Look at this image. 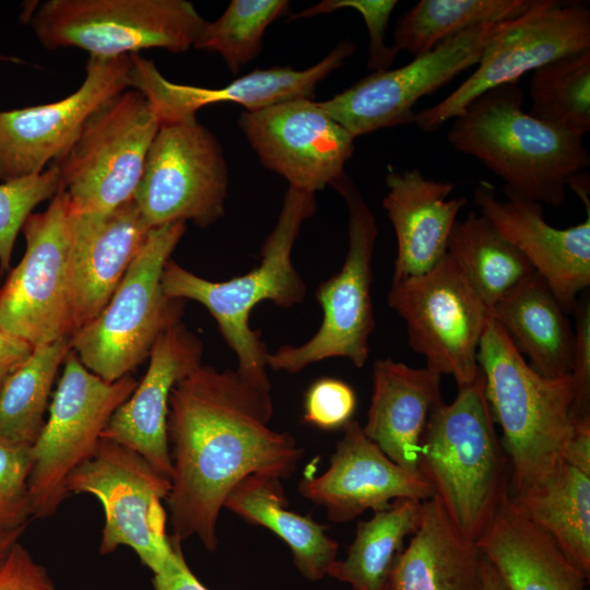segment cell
<instances>
[{
  "mask_svg": "<svg viewBox=\"0 0 590 590\" xmlns=\"http://www.w3.org/2000/svg\"><path fill=\"white\" fill-rule=\"evenodd\" d=\"M422 503L396 499L369 520L358 522L346 556L335 559L328 575L350 585V590H391L404 541L420 524Z\"/></svg>",
  "mask_w": 590,
  "mask_h": 590,
  "instance_id": "cell-30",
  "label": "cell"
},
{
  "mask_svg": "<svg viewBox=\"0 0 590 590\" xmlns=\"http://www.w3.org/2000/svg\"><path fill=\"white\" fill-rule=\"evenodd\" d=\"M203 343L178 322L154 342L145 375L130 397L114 412L102 438L126 446L172 479L167 415L176 384L202 365Z\"/></svg>",
  "mask_w": 590,
  "mask_h": 590,
  "instance_id": "cell-22",
  "label": "cell"
},
{
  "mask_svg": "<svg viewBox=\"0 0 590 590\" xmlns=\"http://www.w3.org/2000/svg\"><path fill=\"white\" fill-rule=\"evenodd\" d=\"M49 406V417L31 446L28 494L32 517L54 516L69 495L68 475L95 453L114 412L138 381L130 375L108 382L71 350Z\"/></svg>",
  "mask_w": 590,
  "mask_h": 590,
  "instance_id": "cell-11",
  "label": "cell"
},
{
  "mask_svg": "<svg viewBox=\"0 0 590 590\" xmlns=\"http://www.w3.org/2000/svg\"><path fill=\"white\" fill-rule=\"evenodd\" d=\"M477 364L510 463L509 497L536 491L564 464L574 426L571 377L547 378L536 373L491 315Z\"/></svg>",
  "mask_w": 590,
  "mask_h": 590,
  "instance_id": "cell-2",
  "label": "cell"
},
{
  "mask_svg": "<svg viewBox=\"0 0 590 590\" xmlns=\"http://www.w3.org/2000/svg\"><path fill=\"white\" fill-rule=\"evenodd\" d=\"M564 463L590 474V416L574 420L564 451Z\"/></svg>",
  "mask_w": 590,
  "mask_h": 590,
  "instance_id": "cell-44",
  "label": "cell"
},
{
  "mask_svg": "<svg viewBox=\"0 0 590 590\" xmlns=\"http://www.w3.org/2000/svg\"><path fill=\"white\" fill-rule=\"evenodd\" d=\"M150 229L133 200L105 214L74 212L69 260L72 334L107 305Z\"/></svg>",
  "mask_w": 590,
  "mask_h": 590,
  "instance_id": "cell-23",
  "label": "cell"
},
{
  "mask_svg": "<svg viewBox=\"0 0 590 590\" xmlns=\"http://www.w3.org/2000/svg\"><path fill=\"white\" fill-rule=\"evenodd\" d=\"M316 211L315 194L288 187L276 223L261 248V261L248 273L227 281L203 279L169 259L162 275L165 294L203 305L214 318L224 341L237 357L236 370L252 385L271 391L268 350L261 331L249 317L259 303L279 307L300 304L307 288L292 261L302 224Z\"/></svg>",
  "mask_w": 590,
  "mask_h": 590,
  "instance_id": "cell-4",
  "label": "cell"
},
{
  "mask_svg": "<svg viewBox=\"0 0 590 590\" xmlns=\"http://www.w3.org/2000/svg\"><path fill=\"white\" fill-rule=\"evenodd\" d=\"M272 415L271 391L236 369L201 365L176 384L167 415L173 540L196 536L215 551L221 509L239 482L293 474L303 448L290 433L270 428Z\"/></svg>",
  "mask_w": 590,
  "mask_h": 590,
  "instance_id": "cell-1",
  "label": "cell"
},
{
  "mask_svg": "<svg viewBox=\"0 0 590 590\" xmlns=\"http://www.w3.org/2000/svg\"><path fill=\"white\" fill-rule=\"evenodd\" d=\"M382 206L397 237L392 282L430 271L447 255L448 240L464 197L449 199L455 186L426 178L416 168L386 175Z\"/></svg>",
  "mask_w": 590,
  "mask_h": 590,
  "instance_id": "cell-24",
  "label": "cell"
},
{
  "mask_svg": "<svg viewBox=\"0 0 590 590\" xmlns=\"http://www.w3.org/2000/svg\"><path fill=\"white\" fill-rule=\"evenodd\" d=\"M447 255L489 310L534 273L526 257L475 212L456 221Z\"/></svg>",
  "mask_w": 590,
  "mask_h": 590,
  "instance_id": "cell-32",
  "label": "cell"
},
{
  "mask_svg": "<svg viewBox=\"0 0 590 590\" xmlns=\"http://www.w3.org/2000/svg\"><path fill=\"white\" fill-rule=\"evenodd\" d=\"M0 590H57L47 569L20 542L0 559Z\"/></svg>",
  "mask_w": 590,
  "mask_h": 590,
  "instance_id": "cell-42",
  "label": "cell"
},
{
  "mask_svg": "<svg viewBox=\"0 0 590 590\" xmlns=\"http://www.w3.org/2000/svg\"><path fill=\"white\" fill-rule=\"evenodd\" d=\"M152 583L154 590H209L187 565L181 546L170 564L162 573L153 575Z\"/></svg>",
  "mask_w": 590,
  "mask_h": 590,
  "instance_id": "cell-43",
  "label": "cell"
},
{
  "mask_svg": "<svg viewBox=\"0 0 590 590\" xmlns=\"http://www.w3.org/2000/svg\"><path fill=\"white\" fill-rule=\"evenodd\" d=\"M227 188L222 146L194 119L160 125L132 200L149 228L187 221L208 227L224 215Z\"/></svg>",
  "mask_w": 590,
  "mask_h": 590,
  "instance_id": "cell-13",
  "label": "cell"
},
{
  "mask_svg": "<svg viewBox=\"0 0 590 590\" xmlns=\"http://www.w3.org/2000/svg\"><path fill=\"white\" fill-rule=\"evenodd\" d=\"M418 472L452 524L476 543L510 491V463L495 429L483 375L430 413Z\"/></svg>",
  "mask_w": 590,
  "mask_h": 590,
  "instance_id": "cell-5",
  "label": "cell"
},
{
  "mask_svg": "<svg viewBox=\"0 0 590 590\" xmlns=\"http://www.w3.org/2000/svg\"><path fill=\"white\" fill-rule=\"evenodd\" d=\"M185 232L182 222L151 228L107 305L71 335V350L102 379L128 376L157 338L180 322L185 300L165 294L162 275Z\"/></svg>",
  "mask_w": 590,
  "mask_h": 590,
  "instance_id": "cell-6",
  "label": "cell"
},
{
  "mask_svg": "<svg viewBox=\"0 0 590 590\" xmlns=\"http://www.w3.org/2000/svg\"><path fill=\"white\" fill-rule=\"evenodd\" d=\"M518 17L467 30L405 66L373 71L318 105L354 138L414 122L417 101L476 66L486 45Z\"/></svg>",
  "mask_w": 590,
  "mask_h": 590,
  "instance_id": "cell-16",
  "label": "cell"
},
{
  "mask_svg": "<svg viewBox=\"0 0 590 590\" xmlns=\"http://www.w3.org/2000/svg\"><path fill=\"white\" fill-rule=\"evenodd\" d=\"M288 9L285 0H233L217 20L205 22L193 48L217 52L237 73L260 52L267 27Z\"/></svg>",
  "mask_w": 590,
  "mask_h": 590,
  "instance_id": "cell-36",
  "label": "cell"
},
{
  "mask_svg": "<svg viewBox=\"0 0 590 590\" xmlns=\"http://www.w3.org/2000/svg\"><path fill=\"white\" fill-rule=\"evenodd\" d=\"M61 189L58 169L50 164L39 174L0 182V273L10 269L16 236L33 210Z\"/></svg>",
  "mask_w": 590,
  "mask_h": 590,
  "instance_id": "cell-37",
  "label": "cell"
},
{
  "mask_svg": "<svg viewBox=\"0 0 590 590\" xmlns=\"http://www.w3.org/2000/svg\"><path fill=\"white\" fill-rule=\"evenodd\" d=\"M73 209L61 188L23 225L26 249L0 288V328L34 347L71 338L69 260Z\"/></svg>",
  "mask_w": 590,
  "mask_h": 590,
  "instance_id": "cell-14",
  "label": "cell"
},
{
  "mask_svg": "<svg viewBox=\"0 0 590 590\" xmlns=\"http://www.w3.org/2000/svg\"><path fill=\"white\" fill-rule=\"evenodd\" d=\"M332 187L346 203L347 251L339 272L323 281L315 296L322 309L316 333L300 345H283L269 353L267 365L297 374L311 364L334 357L362 368L369 356L375 329L371 299L373 256L378 235L375 216L354 181L344 174Z\"/></svg>",
  "mask_w": 590,
  "mask_h": 590,
  "instance_id": "cell-9",
  "label": "cell"
},
{
  "mask_svg": "<svg viewBox=\"0 0 590 590\" xmlns=\"http://www.w3.org/2000/svg\"><path fill=\"white\" fill-rule=\"evenodd\" d=\"M303 497L322 506L329 520L343 523L365 512L387 509L396 499H432L435 492L421 474L390 460L366 437L357 421L343 427L329 468L298 484Z\"/></svg>",
  "mask_w": 590,
  "mask_h": 590,
  "instance_id": "cell-21",
  "label": "cell"
},
{
  "mask_svg": "<svg viewBox=\"0 0 590 590\" xmlns=\"http://www.w3.org/2000/svg\"><path fill=\"white\" fill-rule=\"evenodd\" d=\"M26 527L0 530V559L11 550V547L19 542L23 535Z\"/></svg>",
  "mask_w": 590,
  "mask_h": 590,
  "instance_id": "cell-47",
  "label": "cell"
},
{
  "mask_svg": "<svg viewBox=\"0 0 590 590\" xmlns=\"http://www.w3.org/2000/svg\"><path fill=\"white\" fill-rule=\"evenodd\" d=\"M388 305L428 369L453 377L458 388L482 375L477 349L489 309L448 255L422 275L392 282Z\"/></svg>",
  "mask_w": 590,
  "mask_h": 590,
  "instance_id": "cell-12",
  "label": "cell"
},
{
  "mask_svg": "<svg viewBox=\"0 0 590 590\" xmlns=\"http://www.w3.org/2000/svg\"><path fill=\"white\" fill-rule=\"evenodd\" d=\"M160 121L145 96L128 88L98 107L51 164L79 214H105L132 200Z\"/></svg>",
  "mask_w": 590,
  "mask_h": 590,
  "instance_id": "cell-7",
  "label": "cell"
},
{
  "mask_svg": "<svg viewBox=\"0 0 590 590\" xmlns=\"http://www.w3.org/2000/svg\"><path fill=\"white\" fill-rule=\"evenodd\" d=\"M440 375L391 358L373 365V394L363 432L394 463L418 472L423 433L430 413L444 403Z\"/></svg>",
  "mask_w": 590,
  "mask_h": 590,
  "instance_id": "cell-25",
  "label": "cell"
},
{
  "mask_svg": "<svg viewBox=\"0 0 590 590\" xmlns=\"http://www.w3.org/2000/svg\"><path fill=\"white\" fill-rule=\"evenodd\" d=\"M33 350L27 341L0 328V382L19 368Z\"/></svg>",
  "mask_w": 590,
  "mask_h": 590,
  "instance_id": "cell-45",
  "label": "cell"
},
{
  "mask_svg": "<svg viewBox=\"0 0 590 590\" xmlns=\"http://www.w3.org/2000/svg\"><path fill=\"white\" fill-rule=\"evenodd\" d=\"M170 487V479L140 453L105 438H101L93 457L66 481L69 494H91L103 506L99 553L128 546L153 575L162 573L181 546L166 533L167 515L162 502Z\"/></svg>",
  "mask_w": 590,
  "mask_h": 590,
  "instance_id": "cell-10",
  "label": "cell"
},
{
  "mask_svg": "<svg viewBox=\"0 0 590 590\" xmlns=\"http://www.w3.org/2000/svg\"><path fill=\"white\" fill-rule=\"evenodd\" d=\"M0 387H1V382H0Z\"/></svg>",
  "mask_w": 590,
  "mask_h": 590,
  "instance_id": "cell-49",
  "label": "cell"
},
{
  "mask_svg": "<svg viewBox=\"0 0 590 590\" xmlns=\"http://www.w3.org/2000/svg\"><path fill=\"white\" fill-rule=\"evenodd\" d=\"M205 22L186 0H48L30 16L45 49L74 47L105 58L152 48L186 51Z\"/></svg>",
  "mask_w": 590,
  "mask_h": 590,
  "instance_id": "cell-8",
  "label": "cell"
},
{
  "mask_svg": "<svg viewBox=\"0 0 590 590\" xmlns=\"http://www.w3.org/2000/svg\"><path fill=\"white\" fill-rule=\"evenodd\" d=\"M575 349L570 377L574 388L573 421L590 416V300L582 295L573 310Z\"/></svg>",
  "mask_w": 590,
  "mask_h": 590,
  "instance_id": "cell-41",
  "label": "cell"
},
{
  "mask_svg": "<svg viewBox=\"0 0 590 590\" xmlns=\"http://www.w3.org/2000/svg\"><path fill=\"white\" fill-rule=\"evenodd\" d=\"M71 351V338L34 347L31 356L0 387V437L32 446L44 425V414L59 366Z\"/></svg>",
  "mask_w": 590,
  "mask_h": 590,
  "instance_id": "cell-34",
  "label": "cell"
},
{
  "mask_svg": "<svg viewBox=\"0 0 590 590\" xmlns=\"http://www.w3.org/2000/svg\"><path fill=\"white\" fill-rule=\"evenodd\" d=\"M287 505L280 479L255 474L233 488L224 507L248 523L274 532L291 548L302 576L319 580L335 562L339 544L326 533L324 526L291 511Z\"/></svg>",
  "mask_w": 590,
  "mask_h": 590,
  "instance_id": "cell-29",
  "label": "cell"
},
{
  "mask_svg": "<svg viewBox=\"0 0 590 590\" xmlns=\"http://www.w3.org/2000/svg\"><path fill=\"white\" fill-rule=\"evenodd\" d=\"M357 404L353 388L337 378H320L307 389L304 398V421L321 429L344 427Z\"/></svg>",
  "mask_w": 590,
  "mask_h": 590,
  "instance_id": "cell-40",
  "label": "cell"
},
{
  "mask_svg": "<svg viewBox=\"0 0 590 590\" xmlns=\"http://www.w3.org/2000/svg\"><path fill=\"white\" fill-rule=\"evenodd\" d=\"M483 555L452 524L436 496L422 503L392 576L391 590H483Z\"/></svg>",
  "mask_w": 590,
  "mask_h": 590,
  "instance_id": "cell-27",
  "label": "cell"
},
{
  "mask_svg": "<svg viewBox=\"0 0 590 590\" xmlns=\"http://www.w3.org/2000/svg\"><path fill=\"white\" fill-rule=\"evenodd\" d=\"M397 3L396 0H326L293 14L288 21L331 13L343 8L356 10L364 19L369 35L368 68L382 71L390 69L399 54L393 46L386 45L389 20Z\"/></svg>",
  "mask_w": 590,
  "mask_h": 590,
  "instance_id": "cell-39",
  "label": "cell"
},
{
  "mask_svg": "<svg viewBox=\"0 0 590 590\" xmlns=\"http://www.w3.org/2000/svg\"><path fill=\"white\" fill-rule=\"evenodd\" d=\"M509 500L590 576V474L564 463L541 488Z\"/></svg>",
  "mask_w": 590,
  "mask_h": 590,
  "instance_id": "cell-31",
  "label": "cell"
},
{
  "mask_svg": "<svg viewBox=\"0 0 590 590\" xmlns=\"http://www.w3.org/2000/svg\"><path fill=\"white\" fill-rule=\"evenodd\" d=\"M523 102L518 82L494 87L452 119L447 140L477 158L506 189L559 208L571 180L590 165V154L581 138L534 118Z\"/></svg>",
  "mask_w": 590,
  "mask_h": 590,
  "instance_id": "cell-3",
  "label": "cell"
},
{
  "mask_svg": "<svg viewBox=\"0 0 590 590\" xmlns=\"http://www.w3.org/2000/svg\"><path fill=\"white\" fill-rule=\"evenodd\" d=\"M238 123L263 166L314 194L345 174L354 151L355 138L312 99L244 110Z\"/></svg>",
  "mask_w": 590,
  "mask_h": 590,
  "instance_id": "cell-18",
  "label": "cell"
},
{
  "mask_svg": "<svg viewBox=\"0 0 590 590\" xmlns=\"http://www.w3.org/2000/svg\"><path fill=\"white\" fill-rule=\"evenodd\" d=\"M483 590H506L504 582L493 565L483 556Z\"/></svg>",
  "mask_w": 590,
  "mask_h": 590,
  "instance_id": "cell-46",
  "label": "cell"
},
{
  "mask_svg": "<svg viewBox=\"0 0 590 590\" xmlns=\"http://www.w3.org/2000/svg\"><path fill=\"white\" fill-rule=\"evenodd\" d=\"M530 98L531 116L582 139L590 130V48L533 71Z\"/></svg>",
  "mask_w": 590,
  "mask_h": 590,
  "instance_id": "cell-35",
  "label": "cell"
},
{
  "mask_svg": "<svg viewBox=\"0 0 590 590\" xmlns=\"http://www.w3.org/2000/svg\"><path fill=\"white\" fill-rule=\"evenodd\" d=\"M590 48V8L586 1L535 0L508 30L491 40L473 73L436 105L415 113L425 132L439 130L476 97L518 80L571 52Z\"/></svg>",
  "mask_w": 590,
  "mask_h": 590,
  "instance_id": "cell-15",
  "label": "cell"
},
{
  "mask_svg": "<svg viewBox=\"0 0 590 590\" xmlns=\"http://www.w3.org/2000/svg\"><path fill=\"white\" fill-rule=\"evenodd\" d=\"M506 590H588L587 577L554 539L509 500L476 541Z\"/></svg>",
  "mask_w": 590,
  "mask_h": 590,
  "instance_id": "cell-26",
  "label": "cell"
},
{
  "mask_svg": "<svg viewBox=\"0 0 590 590\" xmlns=\"http://www.w3.org/2000/svg\"><path fill=\"white\" fill-rule=\"evenodd\" d=\"M0 59H4L2 56H0Z\"/></svg>",
  "mask_w": 590,
  "mask_h": 590,
  "instance_id": "cell-48",
  "label": "cell"
},
{
  "mask_svg": "<svg viewBox=\"0 0 590 590\" xmlns=\"http://www.w3.org/2000/svg\"><path fill=\"white\" fill-rule=\"evenodd\" d=\"M479 181L473 202L483 215L530 262L548 284L566 314L573 312L578 295L590 285V211L587 219L568 228L545 220L543 204L504 188Z\"/></svg>",
  "mask_w": 590,
  "mask_h": 590,
  "instance_id": "cell-20",
  "label": "cell"
},
{
  "mask_svg": "<svg viewBox=\"0 0 590 590\" xmlns=\"http://www.w3.org/2000/svg\"><path fill=\"white\" fill-rule=\"evenodd\" d=\"M355 49L344 39L305 70L290 66L257 69L216 88L170 82L153 61L137 52L130 55L129 87L145 96L160 125L194 120L199 109L219 103H236L246 111H256L290 101L312 99L318 83L343 66Z\"/></svg>",
  "mask_w": 590,
  "mask_h": 590,
  "instance_id": "cell-19",
  "label": "cell"
},
{
  "mask_svg": "<svg viewBox=\"0 0 590 590\" xmlns=\"http://www.w3.org/2000/svg\"><path fill=\"white\" fill-rule=\"evenodd\" d=\"M535 0H421L398 21L393 47L414 58L467 30L516 19Z\"/></svg>",
  "mask_w": 590,
  "mask_h": 590,
  "instance_id": "cell-33",
  "label": "cell"
},
{
  "mask_svg": "<svg viewBox=\"0 0 590 590\" xmlns=\"http://www.w3.org/2000/svg\"><path fill=\"white\" fill-rule=\"evenodd\" d=\"M489 315L536 373L547 378L570 375L575 332L557 297L535 271Z\"/></svg>",
  "mask_w": 590,
  "mask_h": 590,
  "instance_id": "cell-28",
  "label": "cell"
},
{
  "mask_svg": "<svg viewBox=\"0 0 590 590\" xmlns=\"http://www.w3.org/2000/svg\"><path fill=\"white\" fill-rule=\"evenodd\" d=\"M31 469V446L0 437V530L27 527Z\"/></svg>",
  "mask_w": 590,
  "mask_h": 590,
  "instance_id": "cell-38",
  "label": "cell"
},
{
  "mask_svg": "<svg viewBox=\"0 0 590 590\" xmlns=\"http://www.w3.org/2000/svg\"><path fill=\"white\" fill-rule=\"evenodd\" d=\"M130 55L90 56L85 78L67 97L0 110V182L39 174L78 138L87 118L129 87Z\"/></svg>",
  "mask_w": 590,
  "mask_h": 590,
  "instance_id": "cell-17",
  "label": "cell"
}]
</instances>
